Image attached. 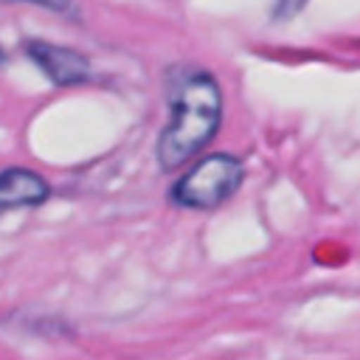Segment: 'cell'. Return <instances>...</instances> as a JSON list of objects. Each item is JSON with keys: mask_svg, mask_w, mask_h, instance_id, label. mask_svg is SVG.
Masks as SVG:
<instances>
[{"mask_svg": "<svg viewBox=\"0 0 360 360\" xmlns=\"http://www.w3.org/2000/svg\"><path fill=\"white\" fill-rule=\"evenodd\" d=\"M48 197H51V186L45 183L42 174L20 166L0 172V211L34 208V205H42Z\"/></svg>", "mask_w": 360, "mask_h": 360, "instance_id": "obj_4", "label": "cell"}, {"mask_svg": "<svg viewBox=\"0 0 360 360\" xmlns=\"http://www.w3.org/2000/svg\"><path fill=\"white\" fill-rule=\"evenodd\" d=\"M0 3H31L48 11H59V14H73V0H0Z\"/></svg>", "mask_w": 360, "mask_h": 360, "instance_id": "obj_5", "label": "cell"}, {"mask_svg": "<svg viewBox=\"0 0 360 360\" xmlns=\"http://www.w3.org/2000/svg\"><path fill=\"white\" fill-rule=\"evenodd\" d=\"M242 177H245V166L236 155L214 152L200 163H194L191 172H186L172 186V200L183 208L211 211L236 194Z\"/></svg>", "mask_w": 360, "mask_h": 360, "instance_id": "obj_2", "label": "cell"}, {"mask_svg": "<svg viewBox=\"0 0 360 360\" xmlns=\"http://www.w3.org/2000/svg\"><path fill=\"white\" fill-rule=\"evenodd\" d=\"M3 62H6V53H3V48H0V65H3Z\"/></svg>", "mask_w": 360, "mask_h": 360, "instance_id": "obj_6", "label": "cell"}, {"mask_svg": "<svg viewBox=\"0 0 360 360\" xmlns=\"http://www.w3.org/2000/svg\"><path fill=\"white\" fill-rule=\"evenodd\" d=\"M25 53L48 76V82H53L56 87L79 84V82H87V76H90V62L76 48L53 45V42H45V39H28Z\"/></svg>", "mask_w": 360, "mask_h": 360, "instance_id": "obj_3", "label": "cell"}, {"mask_svg": "<svg viewBox=\"0 0 360 360\" xmlns=\"http://www.w3.org/2000/svg\"><path fill=\"white\" fill-rule=\"evenodd\" d=\"M172 118L158 138L160 169H177L197 158L217 135L222 124V90L211 73L188 70L169 93Z\"/></svg>", "mask_w": 360, "mask_h": 360, "instance_id": "obj_1", "label": "cell"}]
</instances>
